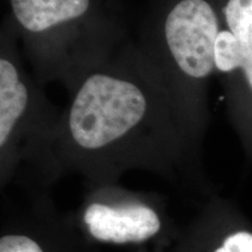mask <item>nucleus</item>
<instances>
[{"label": "nucleus", "mask_w": 252, "mask_h": 252, "mask_svg": "<svg viewBox=\"0 0 252 252\" xmlns=\"http://www.w3.org/2000/svg\"><path fill=\"white\" fill-rule=\"evenodd\" d=\"M56 152L88 160L162 159L197 144L161 75L124 41L67 89Z\"/></svg>", "instance_id": "f257e3e1"}, {"label": "nucleus", "mask_w": 252, "mask_h": 252, "mask_svg": "<svg viewBox=\"0 0 252 252\" xmlns=\"http://www.w3.org/2000/svg\"><path fill=\"white\" fill-rule=\"evenodd\" d=\"M0 252H43L33 239L26 236L9 235L0 241Z\"/></svg>", "instance_id": "0eeeda50"}, {"label": "nucleus", "mask_w": 252, "mask_h": 252, "mask_svg": "<svg viewBox=\"0 0 252 252\" xmlns=\"http://www.w3.org/2000/svg\"><path fill=\"white\" fill-rule=\"evenodd\" d=\"M62 110L50 102L43 86L28 71L13 23L0 33V151L9 153L56 151Z\"/></svg>", "instance_id": "20e7f679"}, {"label": "nucleus", "mask_w": 252, "mask_h": 252, "mask_svg": "<svg viewBox=\"0 0 252 252\" xmlns=\"http://www.w3.org/2000/svg\"><path fill=\"white\" fill-rule=\"evenodd\" d=\"M220 15L215 75L232 127L252 147V0H226Z\"/></svg>", "instance_id": "39448f33"}, {"label": "nucleus", "mask_w": 252, "mask_h": 252, "mask_svg": "<svg viewBox=\"0 0 252 252\" xmlns=\"http://www.w3.org/2000/svg\"><path fill=\"white\" fill-rule=\"evenodd\" d=\"M220 15L209 0H179L135 42L161 75L200 141L209 126Z\"/></svg>", "instance_id": "7ed1b4c3"}, {"label": "nucleus", "mask_w": 252, "mask_h": 252, "mask_svg": "<svg viewBox=\"0 0 252 252\" xmlns=\"http://www.w3.org/2000/svg\"><path fill=\"white\" fill-rule=\"evenodd\" d=\"M84 222L94 238L113 243L145 241L161 226L158 214L141 203H91L84 213Z\"/></svg>", "instance_id": "423d86ee"}, {"label": "nucleus", "mask_w": 252, "mask_h": 252, "mask_svg": "<svg viewBox=\"0 0 252 252\" xmlns=\"http://www.w3.org/2000/svg\"><path fill=\"white\" fill-rule=\"evenodd\" d=\"M11 8L25 59L43 87L60 82L67 90L126 40L117 26L94 18L91 0H11Z\"/></svg>", "instance_id": "f03ea898"}, {"label": "nucleus", "mask_w": 252, "mask_h": 252, "mask_svg": "<svg viewBox=\"0 0 252 252\" xmlns=\"http://www.w3.org/2000/svg\"><path fill=\"white\" fill-rule=\"evenodd\" d=\"M215 252H252V235L244 231L231 235Z\"/></svg>", "instance_id": "6e6552de"}]
</instances>
